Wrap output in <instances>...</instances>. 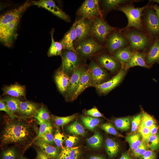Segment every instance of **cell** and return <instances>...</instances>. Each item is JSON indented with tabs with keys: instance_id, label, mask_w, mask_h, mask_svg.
Wrapping results in <instances>:
<instances>
[{
	"instance_id": "6da1fadb",
	"label": "cell",
	"mask_w": 159,
	"mask_h": 159,
	"mask_svg": "<svg viewBox=\"0 0 159 159\" xmlns=\"http://www.w3.org/2000/svg\"><path fill=\"white\" fill-rule=\"evenodd\" d=\"M32 4L26 1L17 8L7 11L0 18V40L5 46L11 47L18 36L17 30L23 13Z\"/></svg>"
},
{
	"instance_id": "7a4b0ae2",
	"label": "cell",
	"mask_w": 159,
	"mask_h": 159,
	"mask_svg": "<svg viewBox=\"0 0 159 159\" xmlns=\"http://www.w3.org/2000/svg\"><path fill=\"white\" fill-rule=\"evenodd\" d=\"M31 132L28 126L21 122L10 120L6 124L1 136L3 145L25 143Z\"/></svg>"
},
{
	"instance_id": "3957f363",
	"label": "cell",
	"mask_w": 159,
	"mask_h": 159,
	"mask_svg": "<svg viewBox=\"0 0 159 159\" xmlns=\"http://www.w3.org/2000/svg\"><path fill=\"white\" fill-rule=\"evenodd\" d=\"M148 5L141 7H135L130 5H126L118 7L119 11L123 12L127 16L128 24L124 29L131 27L138 30H141L143 25L141 17L144 10L147 8Z\"/></svg>"
},
{
	"instance_id": "277c9868",
	"label": "cell",
	"mask_w": 159,
	"mask_h": 159,
	"mask_svg": "<svg viewBox=\"0 0 159 159\" xmlns=\"http://www.w3.org/2000/svg\"><path fill=\"white\" fill-rule=\"evenodd\" d=\"M102 47L92 37H87L77 43L76 51L82 58H89L102 50Z\"/></svg>"
},
{
	"instance_id": "5b68a950",
	"label": "cell",
	"mask_w": 159,
	"mask_h": 159,
	"mask_svg": "<svg viewBox=\"0 0 159 159\" xmlns=\"http://www.w3.org/2000/svg\"><path fill=\"white\" fill-rule=\"evenodd\" d=\"M129 43V48L131 50H143L149 45V37L138 30L129 31L126 36Z\"/></svg>"
},
{
	"instance_id": "8992f818",
	"label": "cell",
	"mask_w": 159,
	"mask_h": 159,
	"mask_svg": "<svg viewBox=\"0 0 159 159\" xmlns=\"http://www.w3.org/2000/svg\"><path fill=\"white\" fill-rule=\"evenodd\" d=\"M98 0H86L79 9L77 13L82 18L93 19L102 16Z\"/></svg>"
},
{
	"instance_id": "52a82bcc",
	"label": "cell",
	"mask_w": 159,
	"mask_h": 159,
	"mask_svg": "<svg viewBox=\"0 0 159 159\" xmlns=\"http://www.w3.org/2000/svg\"><path fill=\"white\" fill-rule=\"evenodd\" d=\"M115 29L102 18L97 17L93 19L91 34L95 38L102 42L107 39L108 35Z\"/></svg>"
},
{
	"instance_id": "ba28073f",
	"label": "cell",
	"mask_w": 159,
	"mask_h": 159,
	"mask_svg": "<svg viewBox=\"0 0 159 159\" xmlns=\"http://www.w3.org/2000/svg\"><path fill=\"white\" fill-rule=\"evenodd\" d=\"M77 52L65 50L62 53V70L68 75L73 73L80 66V60Z\"/></svg>"
},
{
	"instance_id": "9c48e42d",
	"label": "cell",
	"mask_w": 159,
	"mask_h": 159,
	"mask_svg": "<svg viewBox=\"0 0 159 159\" xmlns=\"http://www.w3.org/2000/svg\"><path fill=\"white\" fill-rule=\"evenodd\" d=\"M145 26L150 35L156 36L159 35V19L153 8H148L144 18Z\"/></svg>"
},
{
	"instance_id": "30bf717a",
	"label": "cell",
	"mask_w": 159,
	"mask_h": 159,
	"mask_svg": "<svg viewBox=\"0 0 159 159\" xmlns=\"http://www.w3.org/2000/svg\"><path fill=\"white\" fill-rule=\"evenodd\" d=\"M90 74V86L95 87L101 84L107 79V74L103 67L94 61H91L89 65Z\"/></svg>"
},
{
	"instance_id": "8fae6325",
	"label": "cell",
	"mask_w": 159,
	"mask_h": 159,
	"mask_svg": "<svg viewBox=\"0 0 159 159\" xmlns=\"http://www.w3.org/2000/svg\"><path fill=\"white\" fill-rule=\"evenodd\" d=\"M108 50L111 53L121 48L125 47L128 44L126 37L120 32L111 33L107 39Z\"/></svg>"
},
{
	"instance_id": "7c38bea8",
	"label": "cell",
	"mask_w": 159,
	"mask_h": 159,
	"mask_svg": "<svg viewBox=\"0 0 159 159\" xmlns=\"http://www.w3.org/2000/svg\"><path fill=\"white\" fill-rule=\"evenodd\" d=\"M32 4L44 8L60 18L67 22L70 21L69 17L59 8L52 0H40L32 1Z\"/></svg>"
},
{
	"instance_id": "4fadbf2b",
	"label": "cell",
	"mask_w": 159,
	"mask_h": 159,
	"mask_svg": "<svg viewBox=\"0 0 159 159\" xmlns=\"http://www.w3.org/2000/svg\"><path fill=\"white\" fill-rule=\"evenodd\" d=\"M89 19L81 18L75 21L76 38L75 41L77 43L88 37L91 34L93 19Z\"/></svg>"
},
{
	"instance_id": "5bb4252c",
	"label": "cell",
	"mask_w": 159,
	"mask_h": 159,
	"mask_svg": "<svg viewBox=\"0 0 159 159\" xmlns=\"http://www.w3.org/2000/svg\"><path fill=\"white\" fill-rule=\"evenodd\" d=\"M125 73V70L122 68L118 73L111 79L107 81L96 85L95 87L100 93H107L119 85L123 79Z\"/></svg>"
},
{
	"instance_id": "9a60e30c",
	"label": "cell",
	"mask_w": 159,
	"mask_h": 159,
	"mask_svg": "<svg viewBox=\"0 0 159 159\" xmlns=\"http://www.w3.org/2000/svg\"><path fill=\"white\" fill-rule=\"evenodd\" d=\"M85 68L84 67L80 65L74 71L70 78L66 95L67 97L71 98L72 100Z\"/></svg>"
},
{
	"instance_id": "2e32d148",
	"label": "cell",
	"mask_w": 159,
	"mask_h": 159,
	"mask_svg": "<svg viewBox=\"0 0 159 159\" xmlns=\"http://www.w3.org/2000/svg\"><path fill=\"white\" fill-rule=\"evenodd\" d=\"M97 61L98 65L111 72L116 70L120 66V62L107 54H102L98 56Z\"/></svg>"
},
{
	"instance_id": "e0dca14e",
	"label": "cell",
	"mask_w": 159,
	"mask_h": 159,
	"mask_svg": "<svg viewBox=\"0 0 159 159\" xmlns=\"http://www.w3.org/2000/svg\"><path fill=\"white\" fill-rule=\"evenodd\" d=\"M76 25L75 21L60 42L62 45L63 49L65 50L72 51L76 52L74 46V42L75 41L76 38Z\"/></svg>"
},
{
	"instance_id": "ac0fdd59",
	"label": "cell",
	"mask_w": 159,
	"mask_h": 159,
	"mask_svg": "<svg viewBox=\"0 0 159 159\" xmlns=\"http://www.w3.org/2000/svg\"><path fill=\"white\" fill-rule=\"evenodd\" d=\"M57 86L62 93L66 92L69 87L70 78L67 74L62 70L58 71L54 76Z\"/></svg>"
},
{
	"instance_id": "d6986e66",
	"label": "cell",
	"mask_w": 159,
	"mask_h": 159,
	"mask_svg": "<svg viewBox=\"0 0 159 159\" xmlns=\"http://www.w3.org/2000/svg\"><path fill=\"white\" fill-rule=\"evenodd\" d=\"M145 54L138 51H135L130 57L126 65V68L128 69L131 67L139 66L148 68L150 66L147 64Z\"/></svg>"
},
{
	"instance_id": "ffe728a7",
	"label": "cell",
	"mask_w": 159,
	"mask_h": 159,
	"mask_svg": "<svg viewBox=\"0 0 159 159\" xmlns=\"http://www.w3.org/2000/svg\"><path fill=\"white\" fill-rule=\"evenodd\" d=\"M146 61L150 66L155 63H159V39H156L150 47L148 52Z\"/></svg>"
},
{
	"instance_id": "44dd1931",
	"label": "cell",
	"mask_w": 159,
	"mask_h": 159,
	"mask_svg": "<svg viewBox=\"0 0 159 159\" xmlns=\"http://www.w3.org/2000/svg\"><path fill=\"white\" fill-rule=\"evenodd\" d=\"M35 143L41 149L42 151L46 155L53 159L58 158L59 154L57 147L52 146L39 139L36 140Z\"/></svg>"
},
{
	"instance_id": "7402d4cb",
	"label": "cell",
	"mask_w": 159,
	"mask_h": 159,
	"mask_svg": "<svg viewBox=\"0 0 159 159\" xmlns=\"http://www.w3.org/2000/svg\"><path fill=\"white\" fill-rule=\"evenodd\" d=\"M3 91L4 94L14 97L25 96V87L18 84L6 86L3 88Z\"/></svg>"
},
{
	"instance_id": "603a6c76",
	"label": "cell",
	"mask_w": 159,
	"mask_h": 159,
	"mask_svg": "<svg viewBox=\"0 0 159 159\" xmlns=\"http://www.w3.org/2000/svg\"><path fill=\"white\" fill-rule=\"evenodd\" d=\"M113 53L114 58L122 64L126 65L133 52L129 47H125L117 49Z\"/></svg>"
},
{
	"instance_id": "cb8c5ba5",
	"label": "cell",
	"mask_w": 159,
	"mask_h": 159,
	"mask_svg": "<svg viewBox=\"0 0 159 159\" xmlns=\"http://www.w3.org/2000/svg\"><path fill=\"white\" fill-rule=\"evenodd\" d=\"M90 86V74L89 68H85L73 100L76 99L87 88Z\"/></svg>"
},
{
	"instance_id": "d4e9b609",
	"label": "cell",
	"mask_w": 159,
	"mask_h": 159,
	"mask_svg": "<svg viewBox=\"0 0 159 159\" xmlns=\"http://www.w3.org/2000/svg\"><path fill=\"white\" fill-rule=\"evenodd\" d=\"M37 109V105L33 103L28 101L20 102L19 112L24 115L31 116L35 114Z\"/></svg>"
},
{
	"instance_id": "484cf974",
	"label": "cell",
	"mask_w": 159,
	"mask_h": 159,
	"mask_svg": "<svg viewBox=\"0 0 159 159\" xmlns=\"http://www.w3.org/2000/svg\"><path fill=\"white\" fill-rule=\"evenodd\" d=\"M54 30L51 32V43L47 52L49 57L60 56H62V50L63 47L62 44L54 41L53 37Z\"/></svg>"
},
{
	"instance_id": "4316f807",
	"label": "cell",
	"mask_w": 159,
	"mask_h": 159,
	"mask_svg": "<svg viewBox=\"0 0 159 159\" xmlns=\"http://www.w3.org/2000/svg\"><path fill=\"white\" fill-rule=\"evenodd\" d=\"M141 137L138 132L129 135L126 137L125 139L132 151L136 149L140 145L142 140Z\"/></svg>"
},
{
	"instance_id": "83f0119b",
	"label": "cell",
	"mask_w": 159,
	"mask_h": 159,
	"mask_svg": "<svg viewBox=\"0 0 159 159\" xmlns=\"http://www.w3.org/2000/svg\"><path fill=\"white\" fill-rule=\"evenodd\" d=\"M105 146L107 155L110 158L115 156L119 150V146L118 143L110 138H107L106 140Z\"/></svg>"
},
{
	"instance_id": "f1b7e54d",
	"label": "cell",
	"mask_w": 159,
	"mask_h": 159,
	"mask_svg": "<svg viewBox=\"0 0 159 159\" xmlns=\"http://www.w3.org/2000/svg\"><path fill=\"white\" fill-rule=\"evenodd\" d=\"M10 111L13 114L19 112L20 101L17 98L7 97L3 100Z\"/></svg>"
},
{
	"instance_id": "f546056e",
	"label": "cell",
	"mask_w": 159,
	"mask_h": 159,
	"mask_svg": "<svg viewBox=\"0 0 159 159\" xmlns=\"http://www.w3.org/2000/svg\"><path fill=\"white\" fill-rule=\"evenodd\" d=\"M82 121L85 127L88 130L93 131L100 122L99 119L90 116H83Z\"/></svg>"
},
{
	"instance_id": "4dcf8cb0",
	"label": "cell",
	"mask_w": 159,
	"mask_h": 159,
	"mask_svg": "<svg viewBox=\"0 0 159 159\" xmlns=\"http://www.w3.org/2000/svg\"><path fill=\"white\" fill-rule=\"evenodd\" d=\"M67 129L69 133L75 135L84 136L86 132L82 126L77 120L74 122L69 125Z\"/></svg>"
},
{
	"instance_id": "1f68e13d",
	"label": "cell",
	"mask_w": 159,
	"mask_h": 159,
	"mask_svg": "<svg viewBox=\"0 0 159 159\" xmlns=\"http://www.w3.org/2000/svg\"><path fill=\"white\" fill-rule=\"evenodd\" d=\"M114 122L118 129L122 131H126L130 127L131 118L129 117L116 118L114 120Z\"/></svg>"
},
{
	"instance_id": "d6a6232c",
	"label": "cell",
	"mask_w": 159,
	"mask_h": 159,
	"mask_svg": "<svg viewBox=\"0 0 159 159\" xmlns=\"http://www.w3.org/2000/svg\"><path fill=\"white\" fill-rule=\"evenodd\" d=\"M102 138L101 135L98 132H95L91 137L87 139V142L91 147L98 148L102 145Z\"/></svg>"
},
{
	"instance_id": "836d02e7",
	"label": "cell",
	"mask_w": 159,
	"mask_h": 159,
	"mask_svg": "<svg viewBox=\"0 0 159 159\" xmlns=\"http://www.w3.org/2000/svg\"><path fill=\"white\" fill-rule=\"evenodd\" d=\"M34 117L39 122L50 121L49 113L47 109L44 106L42 107L37 110Z\"/></svg>"
},
{
	"instance_id": "e575fe53",
	"label": "cell",
	"mask_w": 159,
	"mask_h": 159,
	"mask_svg": "<svg viewBox=\"0 0 159 159\" xmlns=\"http://www.w3.org/2000/svg\"><path fill=\"white\" fill-rule=\"evenodd\" d=\"M76 114L66 117L53 116V118L56 125L57 126H61L65 125L73 120L76 117Z\"/></svg>"
},
{
	"instance_id": "d590c367",
	"label": "cell",
	"mask_w": 159,
	"mask_h": 159,
	"mask_svg": "<svg viewBox=\"0 0 159 159\" xmlns=\"http://www.w3.org/2000/svg\"><path fill=\"white\" fill-rule=\"evenodd\" d=\"M40 125L39 133L37 136L34 139V140L39 139L40 137L48 132H52V127L50 121H43L39 122Z\"/></svg>"
},
{
	"instance_id": "8d00e7d4",
	"label": "cell",
	"mask_w": 159,
	"mask_h": 159,
	"mask_svg": "<svg viewBox=\"0 0 159 159\" xmlns=\"http://www.w3.org/2000/svg\"><path fill=\"white\" fill-rule=\"evenodd\" d=\"M143 116L140 126L150 128L155 124V121L154 118L145 112L142 113Z\"/></svg>"
},
{
	"instance_id": "74e56055",
	"label": "cell",
	"mask_w": 159,
	"mask_h": 159,
	"mask_svg": "<svg viewBox=\"0 0 159 159\" xmlns=\"http://www.w3.org/2000/svg\"><path fill=\"white\" fill-rule=\"evenodd\" d=\"M148 148L152 150H156L159 148V133L151 135L147 143Z\"/></svg>"
},
{
	"instance_id": "f35d334b",
	"label": "cell",
	"mask_w": 159,
	"mask_h": 159,
	"mask_svg": "<svg viewBox=\"0 0 159 159\" xmlns=\"http://www.w3.org/2000/svg\"><path fill=\"white\" fill-rule=\"evenodd\" d=\"M17 154V151L14 148H7L2 152L1 159H16Z\"/></svg>"
},
{
	"instance_id": "ab89813d",
	"label": "cell",
	"mask_w": 159,
	"mask_h": 159,
	"mask_svg": "<svg viewBox=\"0 0 159 159\" xmlns=\"http://www.w3.org/2000/svg\"><path fill=\"white\" fill-rule=\"evenodd\" d=\"M127 1L123 0H105L103 1L105 6L108 9H112Z\"/></svg>"
},
{
	"instance_id": "60d3db41",
	"label": "cell",
	"mask_w": 159,
	"mask_h": 159,
	"mask_svg": "<svg viewBox=\"0 0 159 159\" xmlns=\"http://www.w3.org/2000/svg\"><path fill=\"white\" fill-rule=\"evenodd\" d=\"M101 128L107 133L115 136L123 137L122 135L118 133L113 126L110 123H105L102 124Z\"/></svg>"
},
{
	"instance_id": "b9f144b4",
	"label": "cell",
	"mask_w": 159,
	"mask_h": 159,
	"mask_svg": "<svg viewBox=\"0 0 159 159\" xmlns=\"http://www.w3.org/2000/svg\"><path fill=\"white\" fill-rule=\"evenodd\" d=\"M148 148L146 143L142 140L140 146L136 149L132 151L133 156L136 158L140 157L148 150Z\"/></svg>"
},
{
	"instance_id": "7bdbcfd3",
	"label": "cell",
	"mask_w": 159,
	"mask_h": 159,
	"mask_svg": "<svg viewBox=\"0 0 159 159\" xmlns=\"http://www.w3.org/2000/svg\"><path fill=\"white\" fill-rule=\"evenodd\" d=\"M139 133L140 135L142 140L147 144L151 136L150 128L146 127L139 126L138 128Z\"/></svg>"
},
{
	"instance_id": "ee69618b",
	"label": "cell",
	"mask_w": 159,
	"mask_h": 159,
	"mask_svg": "<svg viewBox=\"0 0 159 159\" xmlns=\"http://www.w3.org/2000/svg\"><path fill=\"white\" fill-rule=\"evenodd\" d=\"M143 115L140 113L134 117L132 121L131 131L134 132L138 129L141 121Z\"/></svg>"
},
{
	"instance_id": "f6af8a7d",
	"label": "cell",
	"mask_w": 159,
	"mask_h": 159,
	"mask_svg": "<svg viewBox=\"0 0 159 159\" xmlns=\"http://www.w3.org/2000/svg\"><path fill=\"white\" fill-rule=\"evenodd\" d=\"M85 114L87 116H90L94 117H103V115L98 110L96 107L86 110Z\"/></svg>"
},
{
	"instance_id": "bcb514c9",
	"label": "cell",
	"mask_w": 159,
	"mask_h": 159,
	"mask_svg": "<svg viewBox=\"0 0 159 159\" xmlns=\"http://www.w3.org/2000/svg\"><path fill=\"white\" fill-rule=\"evenodd\" d=\"M64 139V136L57 130L54 136V141L58 147H62V145Z\"/></svg>"
},
{
	"instance_id": "7dc6e473",
	"label": "cell",
	"mask_w": 159,
	"mask_h": 159,
	"mask_svg": "<svg viewBox=\"0 0 159 159\" xmlns=\"http://www.w3.org/2000/svg\"><path fill=\"white\" fill-rule=\"evenodd\" d=\"M39 139L51 145L54 143V136L52 134V132L46 133L41 136L38 139Z\"/></svg>"
},
{
	"instance_id": "c3c4849f",
	"label": "cell",
	"mask_w": 159,
	"mask_h": 159,
	"mask_svg": "<svg viewBox=\"0 0 159 159\" xmlns=\"http://www.w3.org/2000/svg\"><path fill=\"white\" fill-rule=\"evenodd\" d=\"M78 137L75 135L68 136L65 140L66 147L71 148L75 144L78 140Z\"/></svg>"
},
{
	"instance_id": "681fc988",
	"label": "cell",
	"mask_w": 159,
	"mask_h": 159,
	"mask_svg": "<svg viewBox=\"0 0 159 159\" xmlns=\"http://www.w3.org/2000/svg\"><path fill=\"white\" fill-rule=\"evenodd\" d=\"M0 110L5 112L12 119L16 117V116L14 114L10 111L5 102L2 100H0Z\"/></svg>"
},
{
	"instance_id": "f907efd6",
	"label": "cell",
	"mask_w": 159,
	"mask_h": 159,
	"mask_svg": "<svg viewBox=\"0 0 159 159\" xmlns=\"http://www.w3.org/2000/svg\"><path fill=\"white\" fill-rule=\"evenodd\" d=\"M61 151L58 157V159H70V148L66 147H62Z\"/></svg>"
},
{
	"instance_id": "816d5d0a",
	"label": "cell",
	"mask_w": 159,
	"mask_h": 159,
	"mask_svg": "<svg viewBox=\"0 0 159 159\" xmlns=\"http://www.w3.org/2000/svg\"><path fill=\"white\" fill-rule=\"evenodd\" d=\"M80 153V150L78 147L70 148V159H78Z\"/></svg>"
},
{
	"instance_id": "f5cc1de1",
	"label": "cell",
	"mask_w": 159,
	"mask_h": 159,
	"mask_svg": "<svg viewBox=\"0 0 159 159\" xmlns=\"http://www.w3.org/2000/svg\"><path fill=\"white\" fill-rule=\"evenodd\" d=\"M155 153L153 151L148 150L139 159H155Z\"/></svg>"
},
{
	"instance_id": "db71d44e",
	"label": "cell",
	"mask_w": 159,
	"mask_h": 159,
	"mask_svg": "<svg viewBox=\"0 0 159 159\" xmlns=\"http://www.w3.org/2000/svg\"><path fill=\"white\" fill-rule=\"evenodd\" d=\"M37 158L38 159H53L44 153L42 151L37 152Z\"/></svg>"
},
{
	"instance_id": "11a10c76",
	"label": "cell",
	"mask_w": 159,
	"mask_h": 159,
	"mask_svg": "<svg viewBox=\"0 0 159 159\" xmlns=\"http://www.w3.org/2000/svg\"><path fill=\"white\" fill-rule=\"evenodd\" d=\"M150 130L151 135H155L157 133L158 127L155 124L150 128Z\"/></svg>"
},
{
	"instance_id": "9f6ffc18",
	"label": "cell",
	"mask_w": 159,
	"mask_h": 159,
	"mask_svg": "<svg viewBox=\"0 0 159 159\" xmlns=\"http://www.w3.org/2000/svg\"><path fill=\"white\" fill-rule=\"evenodd\" d=\"M119 159H132L127 153L123 154Z\"/></svg>"
},
{
	"instance_id": "6f0895ef",
	"label": "cell",
	"mask_w": 159,
	"mask_h": 159,
	"mask_svg": "<svg viewBox=\"0 0 159 159\" xmlns=\"http://www.w3.org/2000/svg\"><path fill=\"white\" fill-rule=\"evenodd\" d=\"M153 8L155 11L159 19V6L155 4L153 6Z\"/></svg>"
},
{
	"instance_id": "680465c9",
	"label": "cell",
	"mask_w": 159,
	"mask_h": 159,
	"mask_svg": "<svg viewBox=\"0 0 159 159\" xmlns=\"http://www.w3.org/2000/svg\"><path fill=\"white\" fill-rule=\"evenodd\" d=\"M90 159H105L103 158L97 156H93L90 157Z\"/></svg>"
},
{
	"instance_id": "91938a15",
	"label": "cell",
	"mask_w": 159,
	"mask_h": 159,
	"mask_svg": "<svg viewBox=\"0 0 159 159\" xmlns=\"http://www.w3.org/2000/svg\"><path fill=\"white\" fill-rule=\"evenodd\" d=\"M153 1L159 4V0H153Z\"/></svg>"
},
{
	"instance_id": "94428289",
	"label": "cell",
	"mask_w": 159,
	"mask_h": 159,
	"mask_svg": "<svg viewBox=\"0 0 159 159\" xmlns=\"http://www.w3.org/2000/svg\"><path fill=\"white\" fill-rule=\"evenodd\" d=\"M19 159H28L24 157L21 156V157ZM34 159H38L37 158H35Z\"/></svg>"
}]
</instances>
